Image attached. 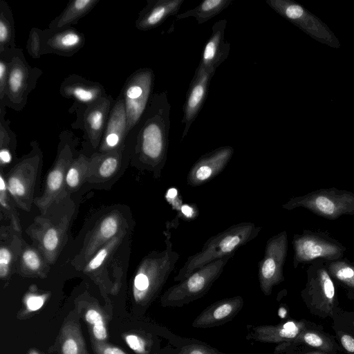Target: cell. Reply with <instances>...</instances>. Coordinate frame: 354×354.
<instances>
[{"label":"cell","mask_w":354,"mask_h":354,"mask_svg":"<svg viewBox=\"0 0 354 354\" xmlns=\"http://www.w3.org/2000/svg\"><path fill=\"white\" fill-rule=\"evenodd\" d=\"M170 110L167 92L154 93L135 127L137 129L136 152L138 158L158 176L167 158Z\"/></svg>","instance_id":"obj_1"},{"label":"cell","mask_w":354,"mask_h":354,"mask_svg":"<svg viewBox=\"0 0 354 354\" xmlns=\"http://www.w3.org/2000/svg\"><path fill=\"white\" fill-rule=\"evenodd\" d=\"M261 229L253 223L242 222L211 236L199 252L187 258L174 281L180 282L210 262L234 254L240 247L256 238Z\"/></svg>","instance_id":"obj_2"},{"label":"cell","mask_w":354,"mask_h":354,"mask_svg":"<svg viewBox=\"0 0 354 354\" xmlns=\"http://www.w3.org/2000/svg\"><path fill=\"white\" fill-rule=\"evenodd\" d=\"M166 248L145 258L134 277L133 296L140 306L149 305L158 295L180 258L173 250L170 233H166Z\"/></svg>","instance_id":"obj_3"},{"label":"cell","mask_w":354,"mask_h":354,"mask_svg":"<svg viewBox=\"0 0 354 354\" xmlns=\"http://www.w3.org/2000/svg\"><path fill=\"white\" fill-rule=\"evenodd\" d=\"M307 281L301 296L314 316L335 319L342 312L339 306L335 282L324 260L317 259L306 270Z\"/></svg>","instance_id":"obj_4"},{"label":"cell","mask_w":354,"mask_h":354,"mask_svg":"<svg viewBox=\"0 0 354 354\" xmlns=\"http://www.w3.org/2000/svg\"><path fill=\"white\" fill-rule=\"evenodd\" d=\"M299 207L324 218L336 220L343 215H354V193L335 187L322 188L292 197L282 205L287 210Z\"/></svg>","instance_id":"obj_5"},{"label":"cell","mask_w":354,"mask_h":354,"mask_svg":"<svg viewBox=\"0 0 354 354\" xmlns=\"http://www.w3.org/2000/svg\"><path fill=\"white\" fill-rule=\"evenodd\" d=\"M233 256L228 255L210 262L170 287L162 295L161 305L164 307H180L202 297L218 279Z\"/></svg>","instance_id":"obj_6"},{"label":"cell","mask_w":354,"mask_h":354,"mask_svg":"<svg viewBox=\"0 0 354 354\" xmlns=\"http://www.w3.org/2000/svg\"><path fill=\"white\" fill-rule=\"evenodd\" d=\"M41 71L32 68L19 48L9 50V73L4 101L1 103L15 111H21L28 96L34 89Z\"/></svg>","instance_id":"obj_7"},{"label":"cell","mask_w":354,"mask_h":354,"mask_svg":"<svg viewBox=\"0 0 354 354\" xmlns=\"http://www.w3.org/2000/svg\"><path fill=\"white\" fill-rule=\"evenodd\" d=\"M292 244L294 250L293 267L317 259L334 261L343 258L346 247L327 232L305 229L295 234Z\"/></svg>","instance_id":"obj_8"},{"label":"cell","mask_w":354,"mask_h":354,"mask_svg":"<svg viewBox=\"0 0 354 354\" xmlns=\"http://www.w3.org/2000/svg\"><path fill=\"white\" fill-rule=\"evenodd\" d=\"M155 75L149 68H142L127 79L122 95L124 102L127 133L134 129L145 114L153 95Z\"/></svg>","instance_id":"obj_9"},{"label":"cell","mask_w":354,"mask_h":354,"mask_svg":"<svg viewBox=\"0 0 354 354\" xmlns=\"http://www.w3.org/2000/svg\"><path fill=\"white\" fill-rule=\"evenodd\" d=\"M288 252V234L283 230L266 242L264 255L258 265V277L261 291L270 295L272 288L283 281V266Z\"/></svg>","instance_id":"obj_10"},{"label":"cell","mask_w":354,"mask_h":354,"mask_svg":"<svg viewBox=\"0 0 354 354\" xmlns=\"http://www.w3.org/2000/svg\"><path fill=\"white\" fill-rule=\"evenodd\" d=\"M216 71L204 68L199 65L189 83L183 104V116L181 123L184 124L182 140L187 135L191 125L196 120L207 96L210 82Z\"/></svg>","instance_id":"obj_11"},{"label":"cell","mask_w":354,"mask_h":354,"mask_svg":"<svg viewBox=\"0 0 354 354\" xmlns=\"http://www.w3.org/2000/svg\"><path fill=\"white\" fill-rule=\"evenodd\" d=\"M234 152L232 147L223 146L201 156L188 172L187 184L196 187L213 179L225 168Z\"/></svg>","instance_id":"obj_12"},{"label":"cell","mask_w":354,"mask_h":354,"mask_svg":"<svg viewBox=\"0 0 354 354\" xmlns=\"http://www.w3.org/2000/svg\"><path fill=\"white\" fill-rule=\"evenodd\" d=\"M39 160V156L24 159L16 165L8 177V191L21 208L27 207L30 202Z\"/></svg>","instance_id":"obj_13"},{"label":"cell","mask_w":354,"mask_h":354,"mask_svg":"<svg viewBox=\"0 0 354 354\" xmlns=\"http://www.w3.org/2000/svg\"><path fill=\"white\" fill-rule=\"evenodd\" d=\"M127 134L125 105L122 93H120L113 104L105 127L100 145L101 153L121 148Z\"/></svg>","instance_id":"obj_14"},{"label":"cell","mask_w":354,"mask_h":354,"mask_svg":"<svg viewBox=\"0 0 354 354\" xmlns=\"http://www.w3.org/2000/svg\"><path fill=\"white\" fill-rule=\"evenodd\" d=\"M73 153L68 144L60 150L53 168L48 174L43 196L36 201L37 206L46 211L47 207L60 195L68 168L73 162Z\"/></svg>","instance_id":"obj_15"},{"label":"cell","mask_w":354,"mask_h":354,"mask_svg":"<svg viewBox=\"0 0 354 354\" xmlns=\"http://www.w3.org/2000/svg\"><path fill=\"white\" fill-rule=\"evenodd\" d=\"M226 19L216 21L212 33L203 48L199 66L216 71V68L227 58L230 44L225 39Z\"/></svg>","instance_id":"obj_16"},{"label":"cell","mask_w":354,"mask_h":354,"mask_svg":"<svg viewBox=\"0 0 354 354\" xmlns=\"http://www.w3.org/2000/svg\"><path fill=\"white\" fill-rule=\"evenodd\" d=\"M113 103L111 96L107 95L86 107L84 128L94 148L100 145Z\"/></svg>","instance_id":"obj_17"},{"label":"cell","mask_w":354,"mask_h":354,"mask_svg":"<svg viewBox=\"0 0 354 354\" xmlns=\"http://www.w3.org/2000/svg\"><path fill=\"white\" fill-rule=\"evenodd\" d=\"M243 306V299L236 296L218 301L206 308L193 322L195 328H211L234 318Z\"/></svg>","instance_id":"obj_18"},{"label":"cell","mask_w":354,"mask_h":354,"mask_svg":"<svg viewBox=\"0 0 354 354\" xmlns=\"http://www.w3.org/2000/svg\"><path fill=\"white\" fill-rule=\"evenodd\" d=\"M84 35L78 30L67 28L58 31H43L42 46L44 53H54L69 56L78 51L84 44Z\"/></svg>","instance_id":"obj_19"},{"label":"cell","mask_w":354,"mask_h":354,"mask_svg":"<svg viewBox=\"0 0 354 354\" xmlns=\"http://www.w3.org/2000/svg\"><path fill=\"white\" fill-rule=\"evenodd\" d=\"M185 0H148L136 21V28L142 31L162 24L169 17L176 16Z\"/></svg>","instance_id":"obj_20"},{"label":"cell","mask_w":354,"mask_h":354,"mask_svg":"<svg viewBox=\"0 0 354 354\" xmlns=\"http://www.w3.org/2000/svg\"><path fill=\"white\" fill-rule=\"evenodd\" d=\"M310 323L291 320L277 325H263L252 328V339L266 343H285L295 339Z\"/></svg>","instance_id":"obj_21"},{"label":"cell","mask_w":354,"mask_h":354,"mask_svg":"<svg viewBox=\"0 0 354 354\" xmlns=\"http://www.w3.org/2000/svg\"><path fill=\"white\" fill-rule=\"evenodd\" d=\"M60 93L86 106L107 95L100 84L75 75L64 80L60 86Z\"/></svg>","instance_id":"obj_22"},{"label":"cell","mask_w":354,"mask_h":354,"mask_svg":"<svg viewBox=\"0 0 354 354\" xmlns=\"http://www.w3.org/2000/svg\"><path fill=\"white\" fill-rule=\"evenodd\" d=\"M297 344H304L330 354H337L339 350L333 338L312 325L304 330L295 339L282 343L277 348L282 350Z\"/></svg>","instance_id":"obj_23"},{"label":"cell","mask_w":354,"mask_h":354,"mask_svg":"<svg viewBox=\"0 0 354 354\" xmlns=\"http://www.w3.org/2000/svg\"><path fill=\"white\" fill-rule=\"evenodd\" d=\"M57 351L59 354H88L78 322L71 319L63 324L57 341Z\"/></svg>","instance_id":"obj_24"},{"label":"cell","mask_w":354,"mask_h":354,"mask_svg":"<svg viewBox=\"0 0 354 354\" xmlns=\"http://www.w3.org/2000/svg\"><path fill=\"white\" fill-rule=\"evenodd\" d=\"M100 0H74L71 1L63 12L49 25V30L58 31L77 23V21L88 13Z\"/></svg>","instance_id":"obj_25"},{"label":"cell","mask_w":354,"mask_h":354,"mask_svg":"<svg viewBox=\"0 0 354 354\" xmlns=\"http://www.w3.org/2000/svg\"><path fill=\"white\" fill-rule=\"evenodd\" d=\"M119 227L120 219L116 214H109L104 218L89 239L84 250L85 259H90L100 248L111 241L118 233Z\"/></svg>","instance_id":"obj_26"},{"label":"cell","mask_w":354,"mask_h":354,"mask_svg":"<svg viewBox=\"0 0 354 354\" xmlns=\"http://www.w3.org/2000/svg\"><path fill=\"white\" fill-rule=\"evenodd\" d=\"M324 262L334 282L341 286L348 297L354 300V262L344 258Z\"/></svg>","instance_id":"obj_27"},{"label":"cell","mask_w":354,"mask_h":354,"mask_svg":"<svg viewBox=\"0 0 354 354\" xmlns=\"http://www.w3.org/2000/svg\"><path fill=\"white\" fill-rule=\"evenodd\" d=\"M234 0H205L192 9L178 14L175 17L176 19L194 17L198 24H201L220 14Z\"/></svg>","instance_id":"obj_28"},{"label":"cell","mask_w":354,"mask_h":354,"mask_svg":"<svg viewBox=\"0 0 354 354\" xmlns=\"http://www.w3.org/2000/svg\"><path fill=\"white\" fill-rule=\"evenodd\" d=\"M15 32L10 8L1 0L0 2V53L15 49Z\"/></svg>","instance_id":"obj_29"},{"label":"cell","mask_w":354,"mask_h":354,"mask_svg":"<svg viewBox=\"0 0 354 354\" xmlns=\"http://www.w3.org/2000/svg\"><path fill=\"white\" fill-rule=\"evenodd\" d=\"M84 317L89 327L91 339L105 342L107 339V329L105 316L102 309L96 304L86 308Z\"/></svg>","instance_id":"obj_30"},{"label":"cell","mask_w":354,"mask_h":354,"mask_svg":"<svg viewBox=\"0 0 354 354\" xmlns=\"http://www.w3.org/2000/svg\"><path fill=\"white\" fill-rule=\"evenodd\" d=\"M93 160V158L89 160L86 156L81 155L73 161L67 171L65 180L70 189H76L81 185L88 175Z\"/></svg>","instance_id":"obj_31"},{"label":"cell","mask_w":354,"mask_h":354,"mask_svg":"<svg viewBox=\"0 0 354 354\" xmlns=\"http://www.w3.org/2000/svg\"><path fill=\"white\" fill-rule=\"evenodd\" d=\"M122 147L100 154L98 173L102 178H108L115 174L120 165L119 153Z\"/></svg>","instance_id":"obj_32"},{"label":"cell","mask_w":354,"mask_h":354,"mask_svg":"<svg viewBox=\"0 0 354 354\" xmlns=\"http://www.w3.org/2000/svg\"><path fill=\"white\" fill-rule=\"evenodd\" d=\"M61 231L56 227L50 226L44 230L41 236V245L46 254L55 256L61 241Z\"/></svg>","instance_id":"obj_33"},{"label":"cell","mask_w":354,"mask_h":354,"mask_svg":"<svg viewBox=\"0 0 354 354\" xmlns=\"http://www.w3.org/2000/svg\"><path fill=\"white\" fill-rule=\"evenodd\" d=\"M337 339L347 354H354V333L344 327L337 322L333 326Z\"/></svg>","instance_id":"obj_34"},{"label":"cell","mask_w":354,"mask_h":354,"mask_svg":"<svg viewBox=\"0 0 354 354\" xmlns=\"http://www.w3.org/2000/svg\"><path fill=\"white\" fill-rule=\"evenodd\" d=\"M118 240V237H114L111 241L106 243L104 246H102L97 251L93 257H92L87 263L85 270L91 272L100 268L104 262L111 249L117 244Z\"/></svg>","instance_id":"obj_35"},{"label":"cell","mask_w":354,"mask_h":354,"mask_svg":"<svg viewBox=\"0 0 354 354\" xmlns=\"http://www.w3.org/2000/svg\"><path fill=\"white\" fill-rule=\"evenodd\" d=\"M43 31L37 28H32L29 33L27 41V51L34 59H38L44 54L42 46Z\"/></svg>","instance_id":"obj_36"},{"label":"cell","mask_w":354,"mask_h":354,"mask_svg":"<svg viewBox=\"0 0 354 354\" xmlns=\"http://www.w3.org/2000/svg\"><path fill=\"white\" fill-rule=\"evenodd\" d=\"M124 338L129 348L137 354H148L149 353V343L142 336L133 333L126 334Z\"/></svg>","instance_id":"obj_37"},{"label":"cell","mask_w":354,"mask_h":354,"mask_svg":"<svg viewBox=\"0 0 354 354\" xmlns=\"http://www.w3.org/2000/svg\"><path fill=\"white\" fill-rule=\"evenodd\" d=\"M9 73V50L0 53V100L4 101Z\"/></svg>","instance_id":"obj_38"},{"label":"cell","mask_w":354,"mask_h":354,"mask_svg":"<svg viewBox=\"0 0 354 354\" xmlns=\"http://www.w3.org/2000/svg\"><path fill=\"white\" fill-rule=\"evenodd\" d=\"M21 259L24 267L30 272H38L41 268V260L33 249H26L23 252Z\"/></svg>","instance_id":"obj_39"},{"label":"cell","mask_w":354,"mask_h":354,"mask_svg":"<svg viewBox=\"0 0 354 354\" xmlns=\"http://www.w3.org/2000/svg\"><path fill=\"white\" fill-rule=\"evenodd\" d=\"M48 295L29 293L24 298L26 313H32L39 310L45 304Z\"/></svg>","instance_id":"obj_40"},{"label":"cell","mask_w":354,"mask_h":354,"mask_svg":"<svg viewBox=\"0 0 354 354\" xmlns=\"http://www.w3.org/2000/svg\"><path fill=\"white\" fill-rule=\"evenodd\" d=\"M7 184L5 182L2 175L0 176V203L2 208L5 209L8 213L11 214L12 221L16 229L19 230V222L17 215L14 214L11 206L9 205V201L7 195Z\"/></svg>","instance_id":"obj_41"},{"label":"cell","mask_w":354,"mask_h":354,"mask_svg":"<svg viewBox=\"0 0 354 354\" xmlns=\"http://www.w3.org/2000/svg\"><path fill=\"white\" fill-rule=\"evenodd\" d=\"M13 254L6 245H1L0 248V277L5 278L8 276L10 263L12 261Z\"/></svg>","instance_id":"obj_42"},{"label":"cell","mask_w":354,"mask_h":354,"mask_svg":"<svg viewBox=\"0 0 354 354\" xmlns=\"http://www.w3.org/2000/svg\"><path fill=\"white\" fill-rule=\"evenodd\" d=\"M91 340L93 351L95 354H127L119 347L105 342Z\"/></svg>","instance_id":"obj_43"},{"label":"cell","mask_w":354,"mask_h":354,"mask_svg":"<svg viewBox=\"0 0 354 354\" xmlns=\"http://www.w3.org/2000/svg\"><path fill=\"white\" fill-rule=\"evenodd\" d=\"M179 354H218L214 350L199 344H190L184 346Z\"/></svg>","instance_id":"obj_44"},{"label":"cell","mask_w":354,"mask_h":354,"mask_svg":"<svg viewBox=\"0 0 354 354\" xmlns=\"http://www.w3.org/2000/svg\"><path fill=\"white\" fill-rule=\"evenodd\" d=\"M333 321L354 333V312L342 311Z\"/></svg>","instance_id":"obj_45"},{"label":"cell","mask_w":354,"mask_h":354,"mask_svg":"<svg viewBox=\"0 0 354 354\" xmlns=\"http://www.w3.org/2000/svg\"><path fill=\"white\" fill-rule=\"evenodd\" d=\"M12 159V155L10 147H5L0 149V161L1 165L9 164Z\"/></svg>","instance_id":"obj_46"},{"label":"cell","mask_w":354,"mask_h":354,"mask_svg":"<svg viewBox=\"0 0 354 354\" xmlns=\"http://www.w3.org/2000/svg\"><path fill=\"white\" fill-rule=\"evenodd\" d=\"M301 354H330V353H328L326 352H324V351H319V350H315V351H310L304 352V353H302Z\"/></svg>","instance_id":"obj_47"},{"label":"cell","mask_w":354,"mask_h":354,"mask_svg":"<svg viewBox=\"0 0 354 354\" xmlns=\"http://www.w3.org/2000/svg\"><path fill=\"white\" fill-rule=\"evenodd\" d=\"M28 354H40L38 351L35 349H32L29 351Z\"/></svg>","instance_id":"obj_48"}]
</instances>
